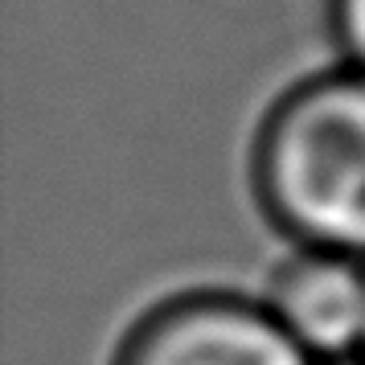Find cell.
Segmentation results:
<instances>
[{
    "mask_svg": "<svg viewBox=\"0 0 365 365\" xmlns=\"http://www.w3.org/2000/svg\"><path fill=\"white\" fill-rule=\"evenodd\" d=\"M247 173L292 247L365 259V70L332 62L287 86L255 128Z\"/></svg>",
    "mask_w": 365,
    "mask_h": 365,
    "instance_id": "obj_1",
    "label": "cell"
},
{
    "mask_svg": "<svg viewBox=\"0 0 365 365\" xmlns=\"http://www.w3.org/2000/svg\"><path fill=\"white\" fill-rule=\"evenodd\" d=\"M111 365H316L259 296L193 287L156 299L119 336Z\"/></svg>",
    "mask_w": 365,
    "mask_h": 365,
    "instance_id": "obj_2",
    "label": "cell"
},
{
    "mask_svg": "<svg viewBox=\"0 0 365 365\" xmlns=\"http://www.w3.org/2000/svg\"><path fill=\"white\" fill-rule=\"evenodd\" d=\"M259 299L316 365L365 357V259L357 255L292 247Z\"/></svg>",
    "mask_w": 365,
    "mask_h": 365,
    "instance_id": "obj_3",
    "label": "cell"
},
{
    "mask_svg": "<svg viewBox=\"0 0 365 365\" xmlns=\"http://www.w3.org/2000/svg\"><path fill=\"white\" fill-rule=\"evenodd\" d=\"M324 17L336 46V62L365 70V0H329Z\"/></svg>",
    "mask_w": 365,
    "mask_h": 365,
    "instance_id": "obj_4",
    "label": "cell"
},
{
    "mask_svg": "<svg viewBox=\"0 0 365 365\" xmlns=\"http://www.w3.org/2000/svg\"><path fill=\"white\" fill-rule=\"evenodd\" d=\"M336 365H365V357H353V361H336Z\"/></svg>",
    "mask_w": 365,
    "mask_h": 365,
    "instance_id": "obj_5",
    "label": "cell"
}]
</instances>
